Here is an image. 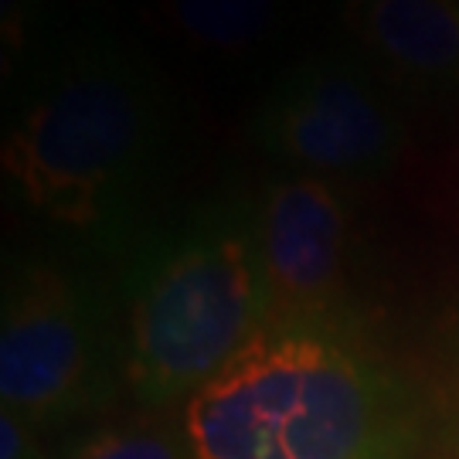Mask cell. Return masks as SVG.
<instances>
[{
  "label": "cell",
  "instance_id": "cell-3",
  "mask_svg": "<svg viewBox=\"0 0 459 459\" xmlns=\"http://www.w3.org/2000/svg\"><path fill=\"white\" fill-rule=\"evenodd\" d=\"M269 316L255 212H204L136 265L126 333L133 392L157 409L187 405L269 327Z\"/></svg>",
  "mask_w": 459,
  "mask_h": 459
},
{
  "label": "cell",
  "instance_id": "cell-6",
  "mask_svg": "<svg viewBox=\"0 0 459 459\" xmlns=\"http://www.w3.org/2000/svg\"><path fill=\"white\" fill-rule=\"evenodd\" d=\"M259 246L273 324H333L351 242V212L333 181L286 174L265 187Z\"/></svg>",
  "mask_w": 459,
  "mask_h": 459
},
{
  "label": "cell",
  "instance_id": "cell-8",
  "mask_svg": "<svg viewBox=\"0 0 459 459\" xmlns=\"http://www.w3.org/2000/svg\"><path fill=\"white\" fill-rule=\"evenodd\" d=\"M157 21L197 51L246 55L279 31L282 0H157Z\"/></svg>",
  "mask_w": 459,
  "mask_h": 459
},
{
  "label": "cell",
  "instance_id": "cell-5",
  "mask_svg": "<svg viewBox=\"0 0 459 459\" xmlns=\"http://www.w3.org/2000/svg\"><path fill=\"white\" fill-rule=\"evenodd\" d=\"M89 388L85 293L58 265H28L4 296L0 398L31 426L55 422L82 405Z\"/></svg>",
  "mask_w": 459,
  "mask_h": 459
},
{
  "label": "cell",
  "instance_id": "cell-11",
  "mask_svg": "<svg viewBox=\"0 0 459 459\" xmlns=\"http://www.w3.org/2000/svg\"><path fill=\"white\" fill-rule=\"evenodd\" d=\"M24 4L28 0H4V55L11 62V51L24 48Z\"/></svg>",
  "mask_w": 459,
  "mask_h": 459
},
{
  "label": "cell",
  "instance_id": "cell-7",
  "mask_svg": "<svg viewBox=\"0 0 459 459\" xmlns=\"http://www.w3.org/2000/svg\"><path fill=\"white\" fill-rule=\"evenodd\" d=\"M341 21L381 79L415 92L459 89V0H344Z\"/></svg>",
  "mask_w": 459,
  "mask_h": 459
},
{
  "label": "cell",
  "instance_id": "cell-4",
  "mask_svg": "<svg viewBox=\"0 0 459 459\" xmlns=\"http://www.w3.org/2000/svg\"><path fill=\"white\" fill-rule=\"evenodd\" d=\"M259 147L316 178H368L394 164L402 119L385 79L358 51H324L290 68L255 113Z\"/></svg>",
  "mask_w": 459,
  "mask_h": 459
},
{
  "label": "cell",
  "instance_id": "cell-10",
  "mask_svg": "<svg viewBox=\"0 0 459 459\" xmlns=\"http://www.w3.org/2000/svg\"><path fill=\"white\" fill-rule=\"evenodd\" d=\"M31 422L4 409L0 415V459H34Z\"/></svg>",
  "mask_w": 459,
  "mask_h": 459
},
{
  "label": "cell",
  "instance_id": "cell-1",
  "mask_svg": "<svg viewBox=\"0 0 459 459\" xmlns=\"http://www.w3.org/2000/svg\"><path fill=\"white\" fill-rule=\"evenodd\" d=\"M195 459H405L411 415L337 324H273L184 405Z\"/></svg>",
  "mask_w": 459,
  "mask_h": 459
},
{
  "label": "cell",
  "instance_id": "cell-2",
  "mask_svg": "<svg viewBox=\"0 0 459 459\" xmlns=\"http://www.w3.org/2000/svg\"><path fill=\"white\" fill-rule=\"evenodd\" d=\"M167 130L150 65L106 31H79L31 65L4 133V174L34 214L99 229L140 184Z\"/></svg>",
  "mask_w": 459,
  "mask_h": 459
},
{
  "label": "cell",
  "instance_id": "cell-9",
  "mask_svg": "<svg viewBox=\"0 0 459 459\" xmlns=\"http://www.w3.org/2000/svg\"><path fill=\"white\" fill-rule=\"evenodd\" d=\"M72 459H195L184 422H164V419H150L136 415L119 426L99 429L96 436H89Z\"/></svg>",
  "mask_w": 459,
  "mask_h": 459
}]
</instances>
